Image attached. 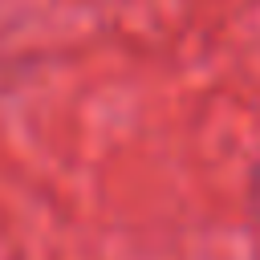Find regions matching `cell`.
<instances>
[{"instance_id": "6da1fadb", "label": "cell", "mask_w": 260, "mask_h": 260, "mask_svg": "<svg viewBox=\"0 0 260 260\" xmlns=\"http://www.w3.org/2000/svg\"><path fill=\"white\" fill-rule=\"evenodd\" d=\"M256 215H260V171H256Z\"/></svg>"}]
</instances>
